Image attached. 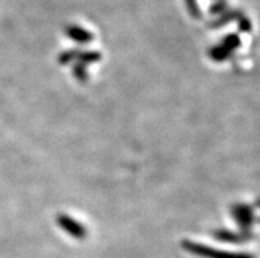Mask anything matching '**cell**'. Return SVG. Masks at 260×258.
Listing matches in <instances>:
<instances>
[{"mask_svg": "<svg viewBox=\"0 0 260 258\" xmlns=\"http://www.w3.org/2000/svg\"><path fill=\"white\" fill-rule=\"evenodd\" d=\"M77 56H79L78 58L86 63L95 62V61H99V58H101V54H99V53H95V52L77 53Z\"/></svg>", "mask_w": 260, "mask_h": 258, "instance_id": "cell-4", "label": "cell"}, {"mask_svg": "<svg viewBox=\"0 0 260 258\" xmlns=\"http://www.w3.org/2000/svg\"><path fill=\"white\" fill-rule=\"evenodd\" d=\"M184 248L190 253H194L197 255H201L205 258H248L247 255L242 254H233V253H224L215 250V249H210L206 245H200V244H194V242L185 241Z\"/></svg>", "mask_w": 260, "mask_h": 258, "instance_id": "cell-1", "label": "cell"}, {"mask_svg": "<svg viewBox=\"0 0 260 258\" xmlns=\"http://www.w3.org/2000/svg\"><path fill=\"white\" fill-rule=\"evenodd\" d=\"M74 74H76V77L79 79V81H85L86 69L83 67V66H78V67H76V69H74Z\"/></svg>", "mask_w": 260, "mask_h": 258, "instance_id": "cell-6", "label": "cell"}, {"mask_svg": "<svg viewBox=\"0 0 260 258\" xmlns=\"http://www.w3.org/2000/svg\"><path fill=\"white\" fill-rule=\"evenodd\" d=\"M185 4H186V8H188L190 16L193 17L200 16V10H198L197 0H185Z\"/></svg>", "mask_w": 260, "mask_h": 258, "instance_id": "cell-5", "label": "cell"}, {"mask_svg": "<svg viewBox=\"0 0 260 258\" xmlns=\"http://www.w3.org/2000/svg\"><path fill=\"white\" fill-rule=\"evenodd\" d=\"M58 226L66 231V232L69 233L72 237H76V239H83L86 235V229L83 228L78 222H76L74 219L69 217V216L66 215H61L58 216Z\"/></svg>", "mask_w": 260, "mask_h": 258, "instance_id": "cell-2", "label": "cell"}, {"mask_svg": "<svg viewBox=\"0 0 260 258\" xmlns=\"http://www.w3.org/2000/svg\"><path fill=\"white\" fill-rule=\"evenodd\" d=\"M66 33H68V36H69L70 39L74 40V41H77V43L79 44L90 43L92 40L91 33H90L89 30L81 28V26L69 25L66 28Z\"/></svg>", "mask_w": 260, "mask_h": 258, "instance_id": "cell-3", "label": "cell"}]
</instances>
